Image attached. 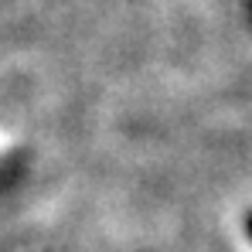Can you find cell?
Masks as SVG:
<instances>
[{
  "label": "cell",
  "mask_w": 252,
  "mask_h": 252,
  "mask_svg": "<svg viewBox=\"0 0 252 252\" xmlns=\"http://www.w3.org/2000/svg\"><path fill=\"white\" fill-rule=\"evenodd\" d=\"M246 225H249V235H252V215H249V221H246Z\"/></svg>",
  "instance_id": "6da1fadb"
}]
</instances>
